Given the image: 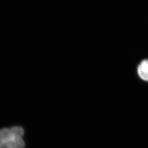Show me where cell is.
Instances as JSON below:
<instances>
[{
  "instance_id": "cell-1",
  "label": "cell",
  "mask_w": 148,
  "mask_h": 148,
  "mask_svg": "<svg viewBox=\"0 0 148 148\" xmlns=\"http://www.w3.org/2000/svg\"><path fill=\"white\" fill-rule=\"evenodd\" d=\"M24 130L19 126L0 130V148H24Z\"/></svg>"
},
{
  "instance_id": "cell-2",
  "label": "cell",
  "mask_w": 148,
  "mask_h": 148,
  "mask_svg": "<svg viewBox=\"0 0 148 148\" xmlns=\"http://www.w3.org/2000/svg\"><path fill=\"white\" fill-rule=\"evenodd\" d=\"M136 74L139 79L148 83V58L143 59L138 63Z\"/></svg>"
}]
</instances>
